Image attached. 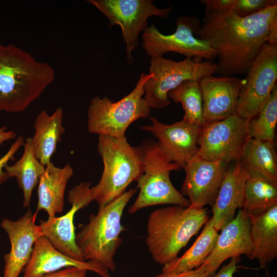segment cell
Wrapping results in <instances>:
<instances>
[{"mask_svg": "<svg viewBox=\"0 0 277 277\" xmlns=\"http://www.w3.org/2000/svg\"><path fill=\"white\" fill-rule=\"evenodd\" d=\"M90 185V182H83L69 191L68 199L71 206L80 210L89 205L93 201Z\"/></svg>", "mask_w": 277, "mask_h": 277, "instance_id": "31", "label": "cell"}, {"mask_svg": "<svg viewBox=\"0 0 277 277\" xmlns=\"http://www.w3.org/2000/svg\"><path fill=\"white\" fill-rule=\"evenodd\" d=\"M277 17V5L241 17L230 9L205 10L197 37L216 53V73L221 76L246 74L267 43Z\"/></svg>", "mask_w": 277, "mask_h": 277, "instance_id": "1", "label": "cell"}, {"mask_svg": "<svg viewBox=\"0 0 277 277\" xmlns=\"http://www.w3.org/2000/svg\"><path fill=\"white\" fill-rule=\"evenodd\" d=\"M249 216L252 245L249 258L258 260L260 268L267 269L277 258V205L263 213Z\"/></svg>", "mask_w": 277, "mask_h": 277, "instance_id": "20", "label": "cell"}, {"mask_svg": "<svg viewBox=\"0 0 277 277\" xmlns=\"http://www.w3.org/2000/svg\"><path fill=\"white\" fill-rule=\"evenodd\" d=\"M267 43L270 45H277V17H276L271 25Z\"/></svg>", "mask_w": 277, "mask_h": 277, "instance_id": "36", "label": "cell"}, {"mask_svg": "<svg viewBox=\"0 0 277 277\" xmlns=\"http://www.w3.org/2000/svg\"><path fill=\"white\" fill-rule=\"evenodd\" d=\"M249 121L235 114L201 127L196 155L207 161L229 163L240 159L248 136Z\"/></svg>", "mask_w": 277, "mask_h": 277, "instance_id": "12", "label": "cell"}, {"mask_svg": "<svg viewBox=\"0 0 277 277\" xmlns=\"http://www.w3.org/2000/svg\"><path fill=\"white\" fill-rule=\"evenodd\" d=\"M109 20V27L118 25L126 44L127 60L134 62L132 52L138 45V35L148 25L147 19L152 16L166 18L173 7L160 9L152 0H88Z\"/></svg>", "mask_w": 277, "mask_h": 277, "instance_id": "10", "label": "cell"}, {"mask_svg": "<svg viewBox=\"0 0 277 277\" xmlns=\"http://www.w3.org/2000/svg\"><path fill=\"white\" fill-rule=\"evenodd\" d=\"M277 45L265 44L250 66L239 94L236 114L255 116L276 84Z\"/></svg>", "mask_w": 277, "mask_h": 277, "instance_id": "11", "label": "cell"}, {"mask_svg": "<svg viewBox=\"0 0 277 277\" xmlns=\"http://www.w3.org/2000/svg\"><path fill=\"white\" fill-rule=\"evenodd\" d=\"M149 73L152 74L144 85V98L150 108H163L170 101L168 93L188 80H200L216 73L212 61H199L186 57L175 62L163 56L151 57Z\"/></svg>", "mask_w": 277, "mask_h": 277, "instance_id": "8", "label": "cell"}, {"mask_svg": "<svg viewBox=\"0 0 277 277\" xmlns=\"http://www.w3.org/2000/svg\"><path fill=\"white\" fill-rule=\"evenodd\" d=\"M201 23L194 16H179L175 31L168 35L161 33L153 25L147 27L142 35V46L149 56H162L167 52L179 53L202 61H212L216 53L209 44L197 37Z\"/></svg>", "mask_w": 277, "mask_h": 277, "instance_id": "9", "label": "cell"}, {"mask_svg": "<svg viewBox=\"0 0 277 277\" xmlns=\"http://www.w3.org/2000/svg\"><path fill=\"white\" fill-rule=\"evenodd\" d=\"M277 122V85L258 114L250 120L248 124L249 138L274 142Z\"/></svg>", "mask_w": 277, "mask_h": 277, "instance_id": "29", "label": "cell"}, {"mask_svg": "<svg viewBox=\"0 0 277 277\" xmlns=\"http://www.w3.org/2000/svg\"><path fill=\"white\" fill-rule=\"evenodd\" d=\"M151 73H142L135 88L116 102L108 97H93L88 109V131L116 138L125 136L128 127L137 119L149 116L150 108L143 95L144 85Z\"/></svg>", "mask_w": 277, "mask_h": 277, "instance_id": "7", "label": "cell"}, {"mask_svg": "<svg viewBox=\"0 0 277 277\" xmlns=\"http://www.w3.org/2000/svg\"><path fill=\"white\" fill-rule=\"evenodd\" d=\"M275 5H277L276 0H234L230 10L241 17H246Z\"/></svg>", "mask_w": 277, "mask_h": 277, "instance_id": "30", "label": "cell"}, {"mask_svg": "<svg viewBox=\"0 0 277 277\" xmlns=\"http://www.w3.org/2000/svg\"><path fill=\"white\" fill-rule=\"evenodd\" d=\"M16 133L13 131H8L6 126L0 127V145L5 142L15 138Z\"/></svg>", "mask_w": 277, "mask_h": 277, "instance_id": "37", "label": "cell"}, {"mask_svg": "<svg viewBox=\"0 0 277 277\" xmlns=\"http://www.w3.org/2000/svg\"><path fill=\"white\" fill-rule=\"evenodd\" d=\"M63 115V109L59 107L51 115L44 110L36 116L31 143L35 156L44 166L51 162L57 145L65 132L62 124Z\"/></svg>", "mask_w": 277, "mask_h": 277, "instance_id": "22", "label": "cell"}, {"mask_svg": "<svg viewBox=\"0 0 277 277\" xmlns=\"http://www.w3.org/2000/svg\"><path fill=\"white\" fill-rule=\"evenodd\" d=\"M169 99L181 103L185 111L183 120L202 127L205 124L203 116V100L199 80H188L168 93Z\"/></svg>", "mask_w": 277, "mask_h": 277, "instance_id": "28", "label": "cell"}, {"mask_svg": "<svg viewBox=\"0 0 277 277\" xmlns=\"http://www.w3.org/2000/svg\"><path fill=\"white\" fill-rule=\"evenodd\" d=\"M277 205V184L262 176L250 175L246 182L242 209L248 214L264 213Z\"/></svg>", "mask_w": 277, "mask_h": 277, "instance_id": "27", "label": "cell"}, {"mask_svg": "<svg viewBox=\"0 0 277 277\" xmlns=\"http://www.w3.org/2000/svg\"><path fill=\"white\" fill-rule=\"evenodd\" d=\"M211 218L191 247L181 257L163 266L162 272H180L199 267L211 253L218 236Z\"/></svg>", "mask_w": 277, "mask_h": 277, "instance_id": "26", "label": "cell"}, {"mask_svg": "<svg viewBox=\"0 0 277 277\" xmlns=\"http://www.w3.org/2000/svg\"><path fill=\"white\" fill-rule=\"evenodd\" d=\"M54 69L29 52L0 44V111H24L54 80Z\"/></svg>", "mask_w": 277, "mask_h": 277, "instance_id": "2", "label": "cell"}, {"mask_svg": "<svg viewBox=\"0 0 277 277\" xmlns=\"http://www.w3.org/2000/svg\"><path fill=\"white\" fill-rule=\"evenodd\" d=\"M24 152L13 165H7L4 171L8 178L15 177L24 196V207H29L34 188L38 183L45 166L42 165L34 155L31 138H26Z\"/></svg>", "mask_w": 277, "mask_h": 277, "instance_id": "25", "label": "cell"}, {"mask_svg": "<svg viewBox=\"0 0 277 277\" xmlns=\"http://www.w3.org/2000/svg\"><path fill=\"white\" fill-rule=\"evenodd\" d=\"M71 267L93 271L101 277H111L109 269L101 263L94 260L81 262L74 260L57 250L44 236L35 242L22 277H40Z\"/></svg>", "mask_w": 277, "mask_h": 277, "instance_id": "18", "label": "cell"}, {"mask_svg": "<svg viewBox=\"0 0 277 277\" xmlns=\"http://www.w3.org/2000/svg\"><path fill=\"white\" fill-rule=\"evenodd\" d=\"M249 174L238 160L227 167L215 200L211 206V220L214 227L220 230L242 209L246 182Z\"/></svg>", "mask_w": 277, "mask_h": 277, "instance_id": "19", "label": "cell"}, {"mask_svg": "<svg viewBox=\"0 0 277 277\" xmlns=\"http://www.w3.org/2000/svg\"><path fill=\"white\" fill-rule=\"evenodd\" d=\"M208 220L205 208L174 205L153 211L148 219L146 238L153 260L164 266L176 258Z\"/></svg>", "mask_w": 277, "mask_h": 277, "instance_id": "3", "label": "cell"}, {"mask_svg": "<svg viewBox=\"0 0 277 277\" xmlns=\"http://www.w3.org/2000/svg\"><path fill=\"white\" fill-rule=\"evenodd\" d=\"M229 164L205 160L197 155L187 162L181 193L188 197L189 207L201 209L213 205Z\"/></svg>", "mask_w": 277, "mask_h": 277, "instance_id": "13", "label": "cell"}, {"mask_svg": "<svg viewBox=\"0 0 277 277\" xmlns=\"http://www.w3.org/2000/svg\"><path fill=\"white\" fill-rule=\"evenodd\" d=\"M25 143L24 138L23 136H18L14 143H13L7 152L0 158V185L6 182L8 177L4 171V168L8 165L10 161L14 159V155L18 150L24 146Z\"/></svg>", "mask_w": 277, "mask_h": 277, "instance_id": "32", "label": "cell"}, {"mask_svg": "<svg viewBox=\"0 0 277 277\" xmlns=\"http://www.w3.org/2000/svg\"><path fill=\"white\" fill-rule=\"evenodd\" d=\"M250 175L277 184V155L274 142L248 138L239 159Z\"/></svg>", "mask_w": 277, "mask_h": 277, "instance_id": "23", "label": "cell"}, {"mask_svg": "<svg viewBox=\"0 0 277 277\" xmlns=\"http://www.w3.org/2000/svg\"><path fill=\"white\" fill-rule=\"evenodd\" d=\"M215 246L202 265L210 276L226 260L245 254L248 258L252 245L248 213L240 209L235 217L221 229Z\"/></svg>", "mask_w": 277, "mask_h": 277, "instance_id": "16", "label": "cell"}, {"mask_svg": "<svg viewBox=\"0 0 277 277\" xmlns=\"http://www.w3.org/2000/svg\"><path fill=\"white\" fill-rule=\"evenodd\" d=\"M143 161L144 172L137 181L140 192L128 208L129 213L152 206L172 204L188 207L190 202L176 190L171 182L170 173L181 167L169 161L153 140L138 146Z\"/></svg>", "mask_w": 277, "mask_h": 277, "instance_id": "6", "label": "cell"}, {"mask_svg": "<svg viewBox=\"0 0 277 277\" xmlns=\"http://www.w3.org/2000/svg\"><path fill=\"white\" fill-rule=\"evenodd\" d=\"M73 175V170L69 164L61 168L51 162L45 166L38 183L36 213L44 210L48 218H51L63 211L66 186Z\"/></svg>", "mask_w": 277, "mask_h": 277, "instance_id": "21", "label": "cell"}, {"mask_svg": "<svg viewBox=\"0 0 277 277\" xmlns=\"http://www.w3.org/2000/svg\"><path fill=\"white\" fill-rule=\"evenodd\" d=\"M131 188L116 200L91 214L89 222L81 226L75 241L84 259L94 260L105 265L109 270H115L114 257L122 243L120 237L126 229L121 221L124 210L136 193Z\"/></svg>", "mask_w": 277, "mask_h": 277, "instance_id": "5", "label": "cell"}, {"mask_svg": "<svg viewBox=\"0 0 277 277\" xmlns=\"http://www.w3.org/2000/svg\"><path fill=\"white\" fill-rule=\"evenodd\" d=\"M244 79L234 76H207L199 80L206 123L219 121L236 114Z\"/></svg>", "mask_w": 277, "mask_h": 277, "instance_id": "17", "label": "cell"}, {"mask_svg": "<svg viewBox=\"0 0 277 277\" xmlns=\"http://www.w3.org/2000/svg\"><path fill=\"white\" fill-rule=\"evenodd\" d=\"M37 213L30 209L16 221L5 219L1 223L7 233L11 248L4 256L3 277H18L28 262L36 241L43 236L35 224Z\"/></svg>", "mask_w": 277, "mask_h": 277, "instance_id": "15", "label": "cell"}, {"mask_svg": "<svg viewBox=\"0 0 277 277\" xmlns=\"http://www.w3.org/2000/svg\"><path fill=\"white\" fill-rule=\"evenodd\" d=\"M78 209L72 205L71 209L60 217L41 220L39 226L43 236L46 237L53 246L62 253L79 261H86L76 241L74 216Z\"/></svg>", "mask_w": 277, "mask_h": 277, "instance_id": "24", "label": "cell"}, {"mask_svg": "<svg viewBox=\"0 0 277 277\" xmlns=\"http://www.w3.org/2000/svg\"><path fill=\"white\" fill-rule=\"evenodd\" d=\"M149 118L151 124L141 128L151 133L157 138L159 147L168 159L184 169L197 153L201 127L183 120L165 124L154 117Z\"/></svg>", "mask_w": 277, "mask_h": 277, "instance_id": "14", "label": "cell"}, {"mask_svg": "<svg viewBox=\"0 0 277 277\" xmlns=\"http://www.w3.org/2000/svg\"><path fill=\"white\" fill-rule=\"evenodd\" d=\"M240 260V256L231 258L230 262L227 264L224 265L217 273L208 277H233Z\"/></svg>", "mask_w": 277, "mask_h": 277, "instance_id": "35", "label": "cell"}, {"mask_svg": "<svg viewBox=\"0 0 277 277\" xmlns=\"http://www.w3.org/2000/svg\"><path fill=\"white\" fill-rule=\"evenodd\" d=\"M208 273L200 265L197 268L180 272H162L154 277H208Z\"/></svg>", "mask_w": 277, "mask_h": 277, "instance_id": "33", "label": "cell"}, {"mask_svg": "<svg viewBox=\"0 0 277 277\" xmlns=\"http://www.w3.org/2000/svg\"><path fill=\"white\" fill-rule=\"evenodd\" d=\"M97 151L104 169L99 182L91 191L93 201L96 202L100 209L125 192L132 182L139 180L144 170L138 146H131L126 136L99 135Z\"/></svg>", "mask_w": 277, "mask_h": 277, "instance_id": "4", "label": "cell"}, {"mask_svg": "<svg viewBox=\"0 0 277 277\" xmlns=\"http://www.w3.org/2000/svg\"><path fill=\"white\" fill-rule=\"evenodd\" d=\"M87 270L75 267L64 268L40 277H85Z\"/></svg>", "mask_w": 277, "mask_h": 277, "instance_id": "34", "label": "cell"}, {"mask_svg": "<svg viewBox=\"0 0 277 277\" xmlns=\"http://www.w3.org/2000/svg\"><path fill=\"white\" fill-rule=\"evenodd\" d=\"M85 277H86V276H85Z\"/></svg>", "mask_w": 277, "mask_h": 277, "instance_id": "38", "label": "cell"}]
</instances>
